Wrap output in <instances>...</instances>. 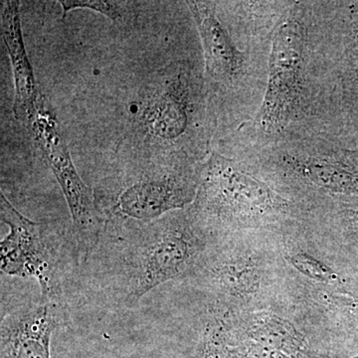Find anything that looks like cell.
Listing matches in <instances>:
<instances>
[{"label":"cell","instance_id":"obj_1","mask_svg":"<svg viewBox=\"0 0 358 358\" xmlns=\"http://www.w3.org/2000/svg\"><path fill=\"white\" fill-rule=\"evenodd\" d=\"M134 228L122 245L117 265L124 301L129 307L182 274L195 255L192 234L176 218L160 217Z\"/></svg>","mask_w":358,"mask_h":358},{"label":"cell","instance_id":"obj_2","mask_svg":"<svg viewBox=\"0 0 358 358\" xmlns=\"http://www.w3.org/2000/svg\"><path fill=\"white\" fill-rule=\"evenodd\" d=\"M29 124L67 201L78 248L89 253L100 243L103 231V220L93 189L78 173L67 145L59 133L57 122L50 113L44 110L42 101Z\"/></svg>","mask_w":358,"mask_h":358},{"label":"cell","instance_id":"obj_3","mask_svg":"<svg viewBox=\"0 0 358 358\" xmlns=\"http://www.w3.org/2000/svg\"><path fill=\"white\" fill-rule=\"evenodd\" d=\"M0 215L9 227L0 243V268L3 274L33 278L38 282L42 300L61 303L57 255L44 235L43 225L20 213L0 192Z\"/></svg>","mask_w":358,"mask_h":358},{"label":"cell","instance_id":"obj_4","mask_svg":"<svg viewBox=\"0 0 358 358\" xmlns=\"http://www.w3.org/2000/svg\"><path fill=\"white\" fill-rule=\"evenodd\" d=\"M303 37L296 22L282 24L275 32L271 57L270 80L261 124L275 129L288 120L299 93Z\"/></svg>","mask_w":358,"mask_h":358},{"label":"cell","instance_id":"obj_5","mask_svg":"<svg viewBox=\"0 0 358 358\" xmlns=\"http://www.w3.org/2000/svg\"><path fill=\"white\" fill-rule=\"evenodd\" d=\"M62 317L61 303L46 300L6 313L0 327V358H51L52 334Z\"/></svg>","mask_w":358,"mask_h":358},{"label":"cell","instance_id":"obj_6","mask_svg":"<svg viewBox=\"0 0 358 358\" xmlns=\"http://www.w3.org/2000/svg\"><path fill=\"white\" fill-rule=\"evenodd\" d=\"M189 187L174 174L150 176L127 186L117 195L115 213L124 219L150 222L180 208L190 199Z\"/></svg>","mask_w":358,"mask_h":358},{"label":"cell","instance_id":"obj_7","mask_svg":"<svg viewBox=\"0 0 358 358\" xmlns=\"http://www.w3.org/2000/svg\"><path fill=\"white\" fill-rule=\"evenodd\" d=\"M1 33L13 65L15 87L14 115L20 121L30 122L38 108L39 101L34 73L23 41L20 2L1 1Z\"/></svg>","mask_w":358,"mask_h":358},{"label":"cell","instance_id":"obj_8","mask_svg":"<svg viewBox=\"0 0 358 358\" xmlns=\"http://www.w3.org/2000/svg\"><path fill=\"white\" fill-rule=\"evenodd\" d=\"M203 43L207 72L215 80H230L243 66V55L233 44L210 2L188 1Z\"/></svg>","mask_w":358,"mask_h":358},{"label":"cell","instance_id":"obj_9","mask_svg":"<svg viewBox=\"0 0 358 358\" xmlns=\"http://www.w3.org/2000/svg\"><path fill=\"white\" fill-rule=\"evenodd\" d=\"M143 121L148 134L173 141L185 133L188 124V92L180 75L164 80L147 103Z\"/></svg>","mask_w":358,"mask_h":358},{"label":"cell","instance_id":"obj_10","mask_svg":"<svg viewBox=\"0 0 358 358\" xmlns=\"http://www.w3.org/2000/svg\"><path fill=\"white\" fill-rule=\"evenodd\" d=\"M63 8V18L74 9H91L103 14L112 20L115 24L124 25L134 21L136 10L133 2L103 1V0H61L59 1Z\"/></svg>","mask_w":358,"mask_h":358},{"label":"cell","instance_id":"obj_11","mask_svg":"<svg viewBox=\"0 0 358 358\" xmlns=\"http://www.w3.org/2000/svg\"><path fill=\"white\" fill-rule=\"evenodd\" d=\"M294 263L299 270L310 275V277H315L320 280H326L327 277V268L320 265V263L313 261V259L308 258V257H296L294 259Z\"/></svg>","mask_w":358,"mask_h":358},{"label":"cell","instance_id":"obj_12","mask_svg":"<svg viewBox=\"0 0 358 358\" xmlns=\"http://www.w3.org/2000/svg\"><path fill=\"white\" fill-rule=\"evenodd\" d=\"M358 358V357H357Z\"/></svg>","mask_w":358,"mask_h":358}]
</instances>
